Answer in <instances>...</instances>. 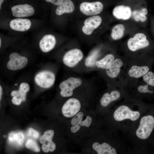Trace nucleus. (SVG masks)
<instances>
[{"instance_id":"33","label":"nucleus","mask_w":154,"mask_h":154,"mask_svg":"<svg viewBox=\"0 0 154 154\" xmlns=\"http://www.w3.org/2000/svg\"><path fill=\"white\" fill-rule=\"evenodd\" d=\"M2 94V88L1 86H0V100H1Z\"/></svg>"},{"instance_id":"12","label":"nucleus","mask_w":154,"mask_h":154,"mask_svg":"<svg viewBox=\"0 0 154 154\" xmlns=\"http://www.w3.org/2000/svg\"><path fill=\"white\" fill-rule=\"evenodd\" d=\"M11 10L13 15L17 17H30L35 13L33 8L27 4L15 5L11 8Z\"/></svg>"},{"instance_id":"6","label":"nucleus","mask_w":154,"mask_h":154,"mask_svg":"<svg viewBox=\"0 0 154 154\" xmlns=\"http://www.w3.org/2000/svg\"><path fill=\"white\" fill-rule=\"evenodd\" d=\"M149 44L146 36L141 33L136 34L133 37L129 38L127 42L129 49L133 52L146 47Z\"/></svg>"},{"instance_id":"9","label":"nucleus","mask_w":154,"mask_h":154,"mask_svg":"<svg viewBox=\"0 0 154 154\" xmlns=\"http://www.w3.org/2000/svg\"><path fill=\"white\" fill-rule=\"evenodd\" d=\"M103 8L102 3L98 1L93 2H83L80 6V11L84 15L88 16L99 14L102 11Z\"/></svg>"},{"instance_id":"24","label":"nucleus","mask_w":154,"mask_h":154,"mask_svg":"<svg viewBox=\"0 0 154 154\" xmlns=\"http://www.w3.org/2000/svg\"><path fill=\"white\" fill-rule=\"evenodd\" d=\"M9 140L12 143L14 142L18 145L23 144L24 139V136L22 133L19 132L11 133L9 136Z\"/></svg>"},{"instance_id":"20","label":"nucleus","mask_w":154,"mask_h":154,"mask_svg":"<svg viewBox=\"0 0 154 154\" xmlns=\"http://www.w3.org/2000/svg\"><path fill=\"white\" fill-rule=\"evenodd\" d=\"M125 28L124 26L121 24L115 25L112 29L111 36L115 40L120 39L123 37Z\"/></svg>"},{"instance_id":"35","label":"nucleus","mask_w":154,"mask_h":154,"mask_svg":"<svg viewBox=\"0 0 154 154\" xmlns=\"http://www.w3.org/2000/svg\"><path fill=\"white\" fill-rule=\"evenodd\" d=\"M1 38H0V47H1Z\"/></svg>"},{"instance_id":"31","label":"nucleus","mask_w":154,"mask_h":154,"mask_svg":"<svg viewBox=\"0 0 154 154\" xmlns=\"http://www.w3.org/2000/svg\"><path fill=\"white\" fill-rule=\"evenodd\" d=\"M22 100L17 97L15 96L13 97L11 100L12 103L14 105H18L21 103Z\"/></svg>"},{"instance_id":"19","label":"nucleus","mask_w":154,"mask_h":154,"mask_svg":"<svg viewBox=\"0 0 154 154\" xmlns=\"http://www.w3.org/2000/svg\"><path fill=\"white\" fill-rule=\"evenodd\" d=\"M149 68L147 66H132L128 71V74L131 77L138 78L143 76L148 72Z\"/></svg>"},{"instance_id":"16","label":"nucleus","mask_w":154,"mask_h":154,"mask_svg":"<svg viewBox=\"0 0 154 154\" xmlns=\"http://www.w3.org/2000/svg\"><path fill=\"white\" fill-rule=\"evenodd\" d=\"M56 43L54 37L51 35H47L44 36L40 41L39 46L42 51L47 52L54 48Z\"/></svg>"},{"instance_id":"23","label":"nucleus","mask_w":154,"mask_h":154,"mask_svg":"<svg viewBox=\"0 0 154 154\" xmlns=\"http://www.w3.org/2000/svg\"><path fill=\"white\" fill-rule=\"evenodd\" d=\"M99 51L97 50H93L86 58L85 64L87 67H93L96 65Z\"/></svg>"},{"instance_id":"18","label":"nucleus","mask_w":154,"mask_h":154,"mask_svg":"<svg viewBox=\"0 0 154 154\" xmlns=\"http://www.w3.org/2000/svg\"><path fill=\"white\" fill-rule=\"evenodd\" d=\"M74 9L73 2L70 0H64L56 8L55 13L56 15H60L64 13H70Z\"/></svg>"},{"instance_id":"30","label":"nucleus","mask_w":154,"mask_h":154,"mask_svg":"<svg viewBox=\"0 0 154 154\" xmlns=\"http://www.w3.org/2000/svg\"><path fill=\"white\" fill-rule=\"evenodd\" d=\"M29 132L30 135L32 136L35 138H38L39 134L38 132L35 129L30 128L29 130Z\"/></svg>"},{"instance_id":"34","label":"nucleus","mask_w":154,"mask_h":154,"mask_svg":"<svg viewBox=\"0 0 154 154\" xmlns=\"http://www.w3.org/2000/svg\"><path fill=\"white\" fill-rule=\"evenodd\" d=\"M4 0H0V9H1V5L3 2Z\"/></svg>"},{"instance_id":"32","label":"nucleus","mask_w":154,"mask_h":154,"mask_svg":"<svg viewBox=\"0 0 154 154\" xmlns=\"http://www.w3.org/2000/svg\"><path fill=\"white\" fill-rule=\"evenodd\" d=\"M47 2H51L56 5H59L64 0H45Z\"/></svg>"},{"instance_id":"27","label":"nucleus","mask_w":154,"mask_h":154,"mask_svg":"<svg viewBox=\"0 0 154 154\" xmlns=\"http://www.w3.org/2000/svg\"><path fill=\"white\" fill-rule=\"evenodd\" d=\"M12 97L16 96L20 99L22 101H25L26 99V93L19 89L18 90H13L11 93Z\"/></svg>"},{"instance_id":"25","label":"nucleus","mask_w":154,"mask_h":154,"mask_svg":"<svg viewBox=\"0 0 154 154\" xmlns=\"http://www.w3.org/2000/svg\"><path fill=\"white\" fill-rule=\"evenodd\" d=\"M143 79L148 85L154 86V74L152 72H149L143 76Z\"/></svg>"},{"instance_id":"21","label":"nucleus","mask_w":154,"mask_h":154,"mask_svg":"<svg viewBox=\"0 0 154 154\" xmlns=\"http://www.w3.org/2000/svg\"><path fill=\"white\" fill-rule=\"evenodd\" d=\"M114 56L112 54H109L100 60L97 61L96 65L98 68L102 69H106L114 60Z\"/></svg>"},{"instance_id":"10","label":"nucleus","mask_w":154,"mask_h":154,"mask_svg":"<svg viewBox=\"0 0 154 154\" xmlns=\"http://www.w3.org/2000/svg\"><path fill=\"white\" fill-rule=\"evenodd\" d=\"M9 58L10 60L7 64V67L11 70L21 69L26 66L28 62L26 57L21 56L16 52L11 53Z\"/></svg>"},{"instance_id":"2","label":"nucleus","mask_w":154,"mask_h":154,"mask_svg":"<svg viewBox=\"0 0 154 154\" xmlns=\"http://www.w3.org/2000/svg\"><path fill=\"white\" fill-rule=\"evenodd\" d=\"M82 83V80L80 78L72 77H69L60 84V95L64 97L72 96L73 90L81 85Z\"/></svg>"},{"instance_id":"5","label":"nucleus","mask_w":154,"mask_h":154,"mask_svg":"<svg viewBox=\"0 0 154 154\" xmlns=\"http://www.w3.org/2000/svg\"><path fill=\"white\" fill-rule=\"evenodd\" d=\"M55 76L52 72L45 70L38 73L35 76V80L36 84L41 87L48 88L54 84Z\"/></svg>"},{"instance_id":"36","label":"nucleus","mask_w":154,"mask_h":154,"mask_svg":"<svg viewBox=\"0 0 154 154\" xmlns=\"http://www.w3.org/2000/svg\"><path fill=\"white\" fill-rule=\"evenodd\" d=\"M6 137V135H4L3 136V137Z\"/></svg>"},{"instance_id":"17","label":"nucleus","mask_w":154,"mask_h":154,"mask_svg":"<svg viewBox=\"0 0 154 154\" xmlns=\"http://www.w3.org/2000/svg\"><path fill=\"white\" fill-rule=\"evenodd\" d=\"M123 64V61L121 59L114 60L106 69L107 76L112 78L116 77L120 73Z\"/></svg>"},{"instance_id":"3","label":"nucleus","mask_w":154,"mask_h":154,"mask_svg":"<svg viewBox=\"0 0 154 154\" xmlns=\"http://www.w3.org/2000/svg\"><path fill=\"white\" fill-rule=\"evenodd\" d=\"M122 93L119 90H115L110 92H106L102 96L100 100V104L102 113L109 112V106L113 102L119 100L122 96Z\"/></svg>"},{"instance_id":"26","label":"nucleus","mask_w":154,"mask_h":154,"mask_svg":"<svg viewBox=\"0 0 154 154\" xmlns=\"http://www.w3.org/2000/svg\"><path fill=\"white\" fill-rule=\"evenodd\" d=\"M25 145L27 148L31 149L35 152H39L40 151V148L37 143L31 139L28 140Z\"/></svg>"},{"instance_id":"1","label":"nucleus","mask_w":154,"mask_h":154,"mask_svg":"<svg viewBox=\"0 0 154 154\" xmlns=\"http://www.w3.org/2000/svg\"><path fill=\"white\" fill-rule=\"evenodd\" d=\"M146 110V107L141 102L134 100L125 101L108 112L106 122L110 130L126 134Z\"/></svg>"},{"instance_id":"15","label":"nucleus","mask_w":154,"mask_h":154,"mask_svg":"<svg viewBox=\"0 0 154 154\" xmlns=\"http://www.w3.org/2000/svg\"><path fill=\"white\" fill-rule=\"evenodd\" d=\"M31 26L30 21L27 19L17 18L12 20L10 26L12 29L19 31H25L29 30Z\"/></svg>"},{"instance_id":"29","label":"nucleus","mask_w":154,"mask_h":154,"mask_svg":"<svg viewBox=\"0 0 154 154\" xmlns=\"http://www.w3.org/2000/svg\"><path fill=\"white\" fill-rule=\"evenodd\" d=\"M19 89L26 93H27L30 90V87L28 83L23 82L20 84Z\"/></svg>"},{"instance_id":"22","label":"nucleus","mask_w":154,"mask_h":154,"mask_svg":"<svg viewBox=\"0 0 154 154\" xmlns=\"http://www.w3.org/2000/svg\"><path fill=\"white\" fill-rule=\"evenodd\" d=\"M148 13L147 9L145 8H143L139 10L133 11L131 15L134 19L137 22L140 21L142 22H144L147 20L146 16Z\"/></svg>"},{"instance_id":"14","label":"nucleus","mask_w":154,"mask_h":154,"mask_svg":"<svg viewBox=\"0 0 154 154\" xmlns=\"http://www.w3.org/2000/svg\"><path fill=\"white\" fill-rule=\"evenodd\" d=\"M112 13L114 16L118 19L127 20L130 18L132 12L129 7L121 5L115 7L113 10Z\"/></svg>"},{"instance_id":"28","label":"nucleus","mask_w":154,"mask_h":154,"mask_svg":"<svg viewBox=\"0 0 154 154\" xmlns=\"http://www.w3.org/2000/svg\"><path fill=\"white\" fill-rule=\"evenodd\" d=\"M138 94H141L147 93L152 94L153 91L149 89L148 85H141L139 86L137 89Z\"/></svg>"},{"instance_id":"7","label":"nucleus","mask_w":154,"mask_h":154,"mask_svg":"<svg viewBox=\"0 0 154 154\" xmlns=\"http://www.w3.org/2000/svg\"><path fill=\"white\" fill-rule=\"evenodd\" d=\"M83 54L80 49L75 48L67 52L63 58L64 63L69 67H73L76 65L82 59Z\"/></svg>"},{"instance_id":"13","label":"nucleus","mask_w":154,"mask_h":154,"mask_svg":"<svg viewBox=\"0 0 154 154\" xmlns=\"http://www.w3.org/2000/svg\"><path fill=\"white\" fill-rule=\"evenodd\" d=\"M102 22L101 17L98 15H94L87 18L82 27V31L86 35H90L100 25Z\"/></svg>"},{"instance_id":"4","label":"nucleus","mask_w":154,"mask_h":154,"mask_svg":"<svg viewBox=\"0 0 154 154\" xmlns=\"http://www.w3.org/2000/svg\"><path fill=\"white\" fill-rule=\"evenodd\" d=\"M81 108V104L79 100L75 98H71L67 100L63 106L62 112L65 117L70 118L79 112Z\"/></svg>"},{"instance_id":"11","label":"nucleus","mask_w":154,"mask_h":154,"mask_svg":"<svg viewBox=\"0 0 154 154\" xmlns=\"http://www.w3.org/2000/svg\"><path fill=\"white\" fill-rule=\"evenodd\" d=\"M54 135L53 130H49L45 131L44 135L40 137L39 141L42 144V148L44 152H52L55 150L56 145L52 141Z\"/></svg>"},{"instance_id":"8","label":"nucleus","mask_w":154,"mask_h":154,"mask_svg":"<svg viewBox=\"0 0 154 154\" xmlns=\"http://www.w3.org/2000/svg\"><path fill=\"white\" fill-rule=\"evenodd\" d=\"M84 116L83 113L81 112H78L72 119L71 124L72 125L70 129L72 133H76L79 131L81 126L89 127L91 125L92 119L90 116H87L85 119L82 120Z\"/></svg>"}]
</instances>
